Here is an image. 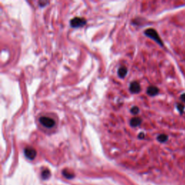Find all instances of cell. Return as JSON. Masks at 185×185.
<instances>
[{"label": "cell", "mask_w": 185, "mask_h": 185, "mask_svg": "<svg viewBox=\"0 0 185 185\" xmlns=\"http://www.w3.org/2000/svg\"><path fill=\"white\" fill-rule=\"evenodd\" d=\"M145 34L146 36H148V37H149L150 38H151V39L155 41L158 43L159 45H161V46H163V43L162 42L161 38L159 37L158 34L156 30L153 28H148L145 31Z\"/></svg>", "instance_id": "6da1fadb"}, {"label": "cell", "mask_w": 185, "mask_h": 185, "mask_svg": "<svg viewBox=\"0 0 185 185\" xmlns=\"http://www.w3.org/2000/svg\"><path fill=\"white\" fill-rule=\"evenodd\" d=\"M39 122L43 126H44L46 128H52L55 125V121L52 119L51 118L46 117V116H42L39 119Z\"/></svg>", "instance_id": "7a4b0ae2"}, {"label": "cell", "mask_w": 185, "mask_h": 185, "mask_svg": "<svg viewBox=\"0 0 185 185\" xmlns=\"http://www.w3.org/2000/svg\"><path fill=\"white\" fill-rule=\"evenodd\" d=\"M85 24L86 20L81 17H75L70 21V25L72 28H80V27L85 26Z\"/></svg>", "instance_id": "3957f363"}, {"label": "cell", "mask_w": 185, "mask_h": 185, "mask_svg": "<svg viewBox=\"0 0 185 185\" xmlns=\"http://www.w3.org/2000/svg\"><path fill=\"white\" fill-rule=\"evenodd\" d=\"M140 85L138 82H132L129 85V90L133 93H138L140 91Z\"/></svg>", "instance_id": "277c9868"}, {"label": "cell", "mask_w": 185, "mask_h": 185, "mask_svg": "<svg viewBox=\"0 0 185 185\" xmlns=\"http://www.w3.org/2000/svg\"><path fill=\"white\" fill-rule=\"evenodd\" d=\"M159 89L156 86H150L147 89V94L149 95L150 96H155L158 94Z\"/></svg>", "instance_id": "5b68a950"}, {"label": "cell", "mask_w": 185, "mask_h": 185, "mask_svg": "<svg viewBox=\"0 0 185 185\" xmlns=\"http://www.w3.org/2000/svg\"><path fill=\"white\" fill-rule=\"evenodd\" d=\"M25 155L26 157H28L30 159L34 158V157L36 156V150L32 148H27L25 149Z\"/></svg>", "instance_id": "8992f818"}, {"label": "cell", "mask_w": 185, "mask_h": 185, "mask_svg": "<svg viewBox=\"0 0 185 185\" xmlns=\"http://www.w3.org/2000/svg\"><path fill=\"white\" fill-rule=\"evenodd\" d=\"M142 122V119L140 117H134L130 120V125L133 127H138Z\"/></svg>", "instance_id": "52a82bcc"}, {"label": "cell", "mask_w": 185, "mask_h": 185, "mask_svg": "<svg viewBox=\"0 0 185 185\" xmlns=\"http://www.w3.org/2000/svg\"><path fill=\"white\" fill-rule=\"evenodd\" d=\"M127 72V68L125 67H124V66H122V67H121L119 68V70H118V75L120 77H122V78H123V77H124L125 76H126Z\"/></svg>", "instance_id": "ba28073f"}, {"label": "cell", "mask_w": 185, "mask_h": 185, "mask_svg": "<svg viewBox=\"0 0 185 185\" xmlns=\"http://www.w3.org/2000/svg\"><path fill=\"white\" fill-rule=\"evenodd\" d=\"M168 140V137L167 134H159V135L157 137V140L158 141V142L161 143H166Z\"/></svg>", "instance_id": "9c48e42d"}, {"label": "cell", "mask_w": 185, "mask_h": 185, "mask_svg": "<svg viewBox=\"0 0 185 185\" xmlns=\"http://www.w3.org/2000/svg\"><path fill=\"white\" fill-rule=\"evenodd\" d=\"M177 106V111H179V113L181 114V115H182L184 112V109H185L184 105L182 104H180V103H178V104H177V106Z\"/></svg>", "instance_id": "30bf717a"}, {"label": "cell", "mask_w": 185, "mask_h": 185, "mask_svg": "<svg viewBox=\"0 0 185 185\" xmlns=\"http://www.w3.org/2000/svg\"><path fill=\"white\" fill-rule=\"evenodd\" d=\"M139 108L138 106H133L132 108L131 109V110H130V112H131L132 114H134V115H136V114H138L139 113Z\"/></svg>", "instance_id": "8fae6325"}, {"label": "cell", "mask_w": 185, "mask_h": 185, "mask_svg": "<svg viewBox=\"0 0 185 185\" xmlns=\"http://www.w3.org/2000/svg\"><path fill=\"white\" fill-rule=\"evenodd\" d=\"M49 3V2H45V1H41L38 2V4H39L40 7H44L46 5V4Z\"/></svg>", "instance_id": "7c38bea8"}, {"label": "cell", "mask_w": 185, "mask_h": 185, "mask_svg": "<svg viewBox=\"0 0 185 185\" xmlns=\"http://www.w3.org/2000/svg\"><path fill=\"white\" fill-rule=\"evenodd\" d=\"M180 99H181L182 102L185 104V93H183V94H182L181 95H180Z\"/></svg>", "instance_id": "4fadbf2b"}, {"label": "cell", "mask_w": 185, "mask_h": 185, "mask_svg": "<svg viewBox=\"0 0 185 185\" xmlns=\"http://www.w3.org/2000/svg\"><path fill=\"white\" fill-rule=\"evenodd\" d=\"M144 138H145V134H144V132H140L138 135V138L143 139Z\"/></svg>", "instance_id": "5bb4252c"}]
</instances>
